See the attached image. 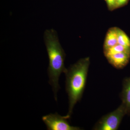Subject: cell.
Listing matches in <instances>:
<instances>
[{
  "label": "cell",
  "instance_id": "6da1fadb",
  "mask_svg": "<svg viewBox=\"0 0 130 130\" xmlns=\"http://www.w3.org/2000/svg\"><path fill=\"white\" fill-rule=\"evenodd\" d=\"M44 38L49 60L47 70L49 83L52 86L55 99L57 101V93L60 88L59 77L62 73H66L67 70L64 66L66 54L61 45L56 30L54 29L46 30Z\"/></svg>",
  "mask_w": 130,
  "mask_h": 130
},
{
  "label": "cell",
  "instance_id": "7a4b0ae2",
  "mask_svg": "<svg viewBox=\"0 0 130 130\" xmlns=\"http://www.w3.org/2000/svg\"><path fill=\"white\" fill-rule=\"evenodd\" d=\"M90 64L87 57L79 60L67 69L66 76V89L69 99V109L65 117L69 119L75 105L81 100L86 86Z\"/></svg>",
  "mask_w": 130,
  "mask_h": 130
},
{
  "label": "cell",
  "instance_id": "3957f363",
  "mask_svg": "<svg viewBox=\"0 0 130 130\" xmlns=\"http://www.w3.org/2000/svg\"><path fill=\"white\" fill-rule=\"evenodd\" d=\"M126 114L125 108L121 105L113 111L103 116L95 125L94 130L118 129L123 117Z\"/></svg>",
  "mask_w": 130,
  "mask_h": 130
},
{
  "label": "cell",
  "instance_id": "277c9868",
  "mask_svg": "<svg viewBox=\"0 0 130 130\" xmlns=\"http://www.w3.org/2000/svg\"><path fill=\"white\" fill-rule=\"evenodd\" d=\"M65 116L55 113H50L43 116L42 120L48 130H79L81 128L70 125Z\"/></svg>",
  "mask_w": 130,
  "mask_h": 130
},
{
  "label": "cell",
  "instance_id": "5b68a950",
  "mask_svg": "<svg viewBox=\"0 0 130 130\" xmlns=\"http://www.w3.org/2000/svg\"><path fill=\"white\" fill-rule=\"evenodd\" d=\"M108 62L114 67L121 69L125 66L129 62L130 54L120 53L114 54L106 57Z\"/></svg>",
  "mask_w": 130,
  "mask_h": 130
},
{
  "label": "cell",
  "instance_id": "8992f818",
  "mask_svg": "<svg viewBox=\"0 0 130 130\" xmlns=\"http://www.w3.org/2000/svg\"><path fill=\"white\" fill-rule=\"evenodd\" d=\"M121 96V105L125 108L126 114H130V77L124 80Z\"/></svg>",
  "mask_w": 130,
  "mask_h": 130
},
{
  "label": "cell",
  "instance_id": "52a82bcc",
  "mask_svg": "<svg viewBox=\"0 0 130 130\" xmlns=\"http://www.w3.org/2000/svg\"><path fill=\"white\" fill-rule=\"evenodd\" d=\"M118 29L117 27L110 28L106 35L103 50H106L118 44Z\"/></svg>",
  "mask_w": 130,
  "mask_h": 130
},
{
  "label": "cell",
  "instance_id": "ba28073f",
  "mask_svg": "<svg viewBox=\"0 0 130 130\" xmlns=\"http://www.w3.org/2000/svg\"><path fill=\"white\" fill-rule=\"evenodd\" d=\"M104 54L106 57L120 53H126L130 54V48L124 46L119 44L104 50Z\"/></svg>",
  "mask_w": 130,
  "mask_h": 130
},
{
  "label": "cell",
  "instance_id": "9c48e42d",
  "mask_svg": "<svg viewBox=\"0 0 130 130\" xmlns=\"http://www.w3.org/2000/svg\"><path fill=\"white\" fill-rule=\"evenodd\" d=\"M118 44L130 48V39L127 35L118 28Z\"/></svg>",
  "mask_w": 130,
  "mask_h": 130
},
{
  "label": "cell",
  "instance_id": "30bf717a",
  "mask_svg": "<svg viewBox=\"0 0 130 130\" xmlns=\"http://www.w3.org/2000/svg\"><path fill=\"white\" fill-rule=\"evenodd\" d=\"M109 10L112 11L118 8L116 0H105Z\"/></svg>",
  "mask_w": 130,
  "mask_h": 130
},
{
  "label": "cell",
  "instance_id": "8fae6325",
  "mask_svg": "<svg viewBox=\"0 0 130 130\" xmlns=\"http://www.w3.org/2000/svg\"><path fill=\"white\" fill-rule=\"evenodd\" d=\"M129 0H116L117 7L118 8L124 6L128 3Z\"/></svg>",
  "mask_w": 130,
  "mask_h": 130
}]
</instances>
